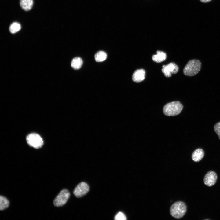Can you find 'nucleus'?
I'll use <instances>...</instances> for the list:
<instances>
[{
    "label": "nucleus",
    "mask_w": 220,
    "mask_h": 220,
    "mask_svg": "<svg viewBox=\"0 0 220 220\" xmlns=\"http://www.w3.org/2000/svg\"><path fill=\"white\" fill-rule=\"evenodd\" d=\"M183 108L182 104L179 101H174L166 104L163 107V112L168 116H173L179 114Z\"/></svg>",
    "instance_id": "nucleus-1"
},
{
    "label": "nucleus",
    "mask_w": 220,
    "mask_h": 220,
    "mask_svg": "<svg viewBox=\"0 0 220 220\" xmlns=\"http://www.w3.org/2000/svg\"><path fill=\"white\" fill-rule=\"evenodd\" d=\"M201 63L196 59L189 61L184 67L183 73L186 76H193L196 75L201 69Z\"/></svg>",
    "instance_id": "nucleus-2"
},
{
    "label": "nucleus",
    "mask_w": 220,
    "mask_h": 220,
    "mask_svg": "<svg viewBox=\"0 0 220 220\" xmlns=\"http://www.w3.org/2000/svg\"><path fill=\"white\" fill-rule=\"evenodd\" d=\"M186 211V206L185 203L182 201L175 202L171 206L170 209L171 215L176 219L182 218Z\"/></svg>",
    "instance_id": "nucleus-3"
},
{
    "label": "nucleus",
    "mask_w": 220,
    "mask_h": 220,
    "mask_svg": "<svg viewBox=\"0 0 220 220\" xmlns=\"http://www.w3.org/2000/svg\"><path fill=\"white\" fill-rule=\"evenodd\" d=\"M70 196V193L68 189H62L54 199L53 201L54 205L57 207L64 206L68 200Z\"/></svg>",
    "instance_id": "nucleus-4"
},
{
    "label": "nucleus",
    "mask_w": 220,
    "mask_h": 220,
    "mask_svg": "<svg viewBox=\"0 0 220 220\" xmlns=\"http://www.w3.org/2000/svg\"><path fill=\"white\" fill-rule=\"evenodd\" d=\"M26 141L30 146L36 149L41 148L43 145V141L41 137L35 133L28 134L26 137Z\"/></svg>",
    "instance_id": "nucleus-5"
},
{
    "label": "nucleus",
    "mask_w": 220,
    "mask_h": 220,
    "mask_svg": "<svg viewBox=\"0 0 220 220\" xmlns=\"http://www.w3.org/2000/svg\"><path fill=\"white\" fill-rule=\"evenodd\" d=\"M89 190V187L85 182H82L78 184L73 191V194L77 198L81 197L86 195Z\"/></svg>",
    "instance_id": "nucleus-6"
},
{
    "label": "nucleus",
    "mask_w": 220,
    "mask_h": 220,
    "mask_svg": "<svg viewBox=\"0 0 220 220\" xmlns=\"http://www.w3.org/2000/svg\"><path fill=\"white\" fill-rule=\"evenodd\" d=\"M178 67L174 63H170L166 65L163 66L162 72L167 77L171 76L172 74H176L178 71Z\"/></svg>",
    "instance_id": "nucleus-7"
},
{
    "label": "nucleus",
    "mask_w": 220,
    "mask_h": 220,
    "mask_svg": "<svg viewBox=\"0 0 220 220\" xmlns=\"http://www.w3.org/2000/svg\"><path fill=\"white\" fill-rule=\"evenodd\" d=\"M217 178V175L215 171H210L205 175L204 179V182L207 186L209 187L212 186L215 184Z\"/></svg>",
    "instance_id": "nucleus-8"
},
{
    "label": "nucleus",
    "mask_w": 220,
    "mask_h": 220,
    "mask_svg": "<svg viewBox=\"0 0 220 220\" xmlns=\"http://www.w3.org/2000/svg\"><path fill=\"white\" fill-rule=\"evenodd\" d=\"M145 71L143 69H141L136 70L132 75L133 81L137 83L141 82L145 79Z\"/></svg>",
    "instance_id": "nucleus-9"
},
{
    "label": "nucleus",
    "mask_w": 220,
    "mask_h": 220,
    "mask_svg": "<svg viewBox=\"0 0 220 220\" xmlns=\"http://www.w3.org/2000/svg\"><path fill=\"white\" fill-rule=\"evenodd\" d=\"M204 152L201 148H198L195 150L192 155V159L193 161L197 162L200 161L204 157Z\"/></svg>",
    "instance_id": "nucleus-10"
},
{
    "label": "nucleus",
    "mask_w": 220,
    "mask_h": 220,
    "mask_svg": "<svg viewBox=\"0 0 220 220\" xmlns=\"http://www.w3.org/2000/svg\"><path fill=\"white\" fill-rule=\"evenodd\" d=\"M166 58V54L163 52L157 51V54L152 56L153 61L157 63H160L165 61Z\"/></svg>",
    "instance_id": "nucleus-11"
},
{
    "label": "nucleus",
    "mask_w": 220,
    "mask_h": 220,
    "mask_svg": "<svg viewBox=\"0 0 220 220\" xmlns=\"http://www.w3.org/2000/svg\"><path fill=\"white\" fill-rule=\"evenodd\" d=\"M20 2L21 8L26 11L31 10L33 4V0H20Z\"/></svg>",
    "instance_id": "nucleus-12"
},
{
    "label": "nucleus",
    "mask_w": 220,
    "mask_h": 220,
    "mask_svg": "<svg viewBox=\"0 0 220 220\" xmlns=\"http://www.w3.org/2000/svg\"><path fill=\"white\" fill-rule=\"evenodd\" d=\"M83 61L82 59L79 57H76L72 60L71 65L73 68L77 70L81 67Z\"/></svg>",
    "instance_id": "nucleus-13"
},
{
    "label": "nucleus",
    "mask_w": 220,
    "mask_h": 220,
    "mask_svg": "<svg viewBox=\"0 0 220 220\" xmlns=\"http://www.w3.org/2000/svg\"><path fill=\"white\" fill-rule=\"evenodd\" d=\"M10 205L9 200L5 196H0V210L3 211L8 208Z\"/></svg>",
    "instance_id": "nucleus-14"
},
{
    "label": "nucleus",
    "mask_w": 220,
    "mask_h": 220,
    "mask_svg": "<svg viewBox=\"0 0 220 220\" xmlns=\"http://www.w3.org/2000/svg\"><path fill=\"white\" fill-rule=\"evenodd\" d=\"M107 55L106 53L103 51L98 52L95 55V60L97 62H101L105 61Z\"/></svg>",
    "instance_id": "nucleus-15"
},
{
    "label": "nucleus",
    "mask_w": 220,
    "mask_h": 220,
    "mask_svg": "<svg viewBox=\"0 0 220 220\" xmlns=\"http://www.w3.org/2000/svg\"><path fill=\"white\" fill-rule=\"evenodd\" d=\"M21 29L20 24L18 23L14 22L12 23L9 27L10 32L13 34L18 31Z\"/></svg>",
    "instance_id": "nucleus-16"
},
{
    "label": "nucleus",
    "mask_w": 220,
    "mask_h": 220,
    "mask_svg": "<svg viewBox=\"0 0 220 220\" xmlns=\"http://www.w3.org/2000/svg\"><path fill=\"white\" fill-rule=\"evenodd\" d=\"M114 219L115 220H126L127 219V218L123 213L119 212L115 216Z\"/></svg>",
    "instance_id": "nucleus-17"
},
{
    "label": "nucleus",
    "mask_w": 220,
    "mask_h": 220,
    "mask_svg": "<svg viewBox=\"0 0 220 220\" xmlns=\"http://www.w3.org/2000/svg\"><path fill=\"white\" fill-rule=\"evenodd\" d=\"M214 128L215 131L217 134L220 140V122L216 123Z\"/></svg>",
    "instance_id": "nucleus-18"
},
{
    "label": "nucleus",
    "mask_w": 220,
    "mask_h": 220,
    "mask_svg": "<svg viewBox=\"0 0 220 220\" xmlns=\"http://www.w3.org/2000/svg\"><path fill=\"white\" fill-rule=\"evenodd\" d=\"M201 2L204 3H207L211 1V0H200Z\"/></svg>",
    "instance_id": "nucleus-19"
}]
</instances>
